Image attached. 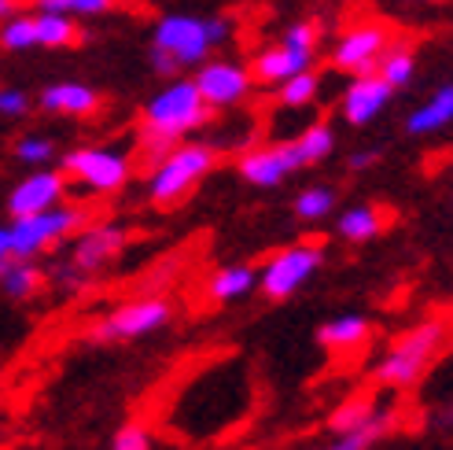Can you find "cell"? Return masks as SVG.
Masks as SVG:
<instances>
[{"label": "cell", "instance_id": "obj_1", "mask_svg": "<svg viewBox=\"0 0 453 450\" xmlns=\"http://www.w3.org/2000/svg\"><path fill=\"white\" fill-rule=\"evenodd\" d=\"M207 119H211V104L203 100L192 78L177 74L141 111V151L148 155V163H158L188 133L207 126Z\"/></svg>", "mask_w": 453, "mask_h": 450}, {"label": "cell", "instance_id": "obj_2", "mask_svg": "<svg viewBox=\"0 0 453 450\" xmlns=\"http://www.w3.org/2000/svg\"><path fill=\"white\" fill-rule=\"evenodd\" d=\"M233 37V22L221 15H188L173 12L163 15L151 30V49L170 52L180 66H199L214 49Z\"/></svg>", "mask_w": 453, "mask_h": 450}, {"label": "cell", "instance_id": "obj_3", "mask_svg": "<svg viewBox=\"0 0 453 450\" xmlns=\"http://www.w3.org/2000/svg\"><path fill=\"white\" fill-rule=\"evenodd\" d=\"M214 170L211 144H173L148 174V196L155 207H177L203 177Z\"/></svg>", "mask_w": 453, "mask_h": 450}, {"label": "cell", "instance_id": "obj_4", "mask_svg": "<svg viewBox=\"0 0 453 450\" xmlns=\"http://www.w3.org/2000/svg\"><path fill=\"white\" fill-rule=\"evenodd\" d=\"M63 174L66 182L81 185L93 196H111L126 189L129 174H133V159L122 148H104V144H88V148H74L63 155Z\"/></svg>", "mask_w": 453, "mask_h": 450}, {"label": "cell", "instance_id": "obj_5", "mask_svg": "<svg viewBox=\"0 0 453 450\" xmlns=\"http://www.w3.org/2000/svg\"><path fill=\"white\" fill-rule=\"evenodd\" d=\"M85 211L81 207H49L41 214H27V218H12L8 225V240H12V255L15 259H34L41 252H49L52 244L66 240L71 233H78L85 225Z\"/></svg>", "mask_w": 453, "mask_h": 450}, {"label": "cell", "instance_id": "obj_6", "mask_svg": "<svg viewBox=\"0 0 453 450\" xmlns=\"http://www.w3.org/2000/svg\"><path fill=\"white\" fill-rule=\"evenodd\" d=\"M439 340H442V325L439 322H424V325L410 329L388 351V358L376 366V376L383 380V384H391V388H410L413 380L424 373L427 358L435 354Z\"/></svg>", "mask_w": 453, "mask_h": 450}, {"label": "cell", "instance_id": "obj_7", "mask_svg": "<svg viewBox=\"0 0 453 450\" xmlns=\"http://www.w3.org/2000/svg\"><path fill=\"white\" fill-rule=\"evenodd\" d=\"M170 322V303L166 299H133L119 310H111L107 318H100L88 329V340L96 344H122V340H137L155 329H163Z\"/></svg>", "mask_w": 453, "mask_h": 450}, {"label": "cell", "instance_id": "obj_8", "mask_svg": "<svg viewBox=\"0 0 453 450\" xmlns=\"http://www.w3.org/2000/svg\"><path fill=\"white\" fill-rule=\"evenodd\" d=\"M321 259H325V255H321V247H313V244L284 247V252H277L273 259L262 266L258 288L265 291L269 299H288V296H296V291L317 274Z\"/></svg>", "mask_w": 453, "mask_h": 450}, {"label": "cell", "instance_id": "obj_9", "mask_svg": "<svg viewBox=\"0 0 453 450\" xmlns=\"http://www.w3.org/2000/svg\"><path fill=\"white\" fill-rule=\"evenodd\" d=\"M192 81L203 93V100L211 104V111L236 107V104H243L247 97H251V89H255L251 66H243L236 59H203Z\"/></svg>", "mask_w": 453, "mask_h": 450}, {"label": "cell", "instance_id": "obj_10", "mask_svg": "<svg viewBox=\"0 0 453 450\" xmlns=\"http://www.w3.org/2000/svg\"><path fill=\"white\" fill-rule=\"evenodd\" d=\"M391 44V30L383 22H357V27L343 30L332 44V66L343 74H369L376 71V63L383 49Z\"/></svg>", "mask_w": 453, "mask_h": 450}, {"label": "cell", "instance_id": "obj_11", "mask_svg": "<svg viewBox=\"0 0 453 450\" xmlns=\"http://www.w3.org/2000/svg\"><path fill=\"white\" fill-rule=\"evenodd\" d=\"M240 177L247 185H258V189H277L284 177H291L296 170H303V159L296 151V141H284V144H262V148H247L236 163Z\"/></svg>", "mask_w": 453, "mask_h": 450}, {"label": "cell", "instance_id": "obj_12", "mask_svg": "<svg viewBox=\"0 0 453 450\" xmlns=\"http://www.w3.org/2000/svg\"><path fill=\"white\" fill-rule=\"evenodd\" d=\"M66 185H71V182H66L63 170L34 167V174H27L8 192V214L12 218H27V214H41L49 207H59L66 199Z\"/></svg>", "mask_w": 453, "mask_h": 450}, {"label": "cell", "instance_id": "obj_13", "mask_svg": "<svg viewBox=\"0 0 453 450\" xmlns=\"http://www.w3.org/2000/svg\"><path fill=\"white\" fill-rule=\"evenodd\" d=\"M391 97H395V89L383 81L376 71L354 74L350 85L343 89V97H339V111H343V119L350 126H369L380 111L391 104Z\"/></svg>", "mask_w": 453, "mask_h": 450}, {"label": "cell", "instance_id": "obj_14", "mask_svg": "<svg viewBox=\"0 0 453 450\" xmlns=\"http://www.w3.org/2000/svg\"><path fill=\"white\" fill-rule=\"evenodd\" d=\"M126 247V229L122 225H111V221H100V225H88V229L78 233L74 247H71V266L78 274H96L100 266H107L119 252Z\"/></svg>", "mask_w": 453, "mask_h": 450}, {"label": "cell", "instance_id": "obj_15", "mask_svg": "<svg viewBox=\"0 0 453 450\" xmlns=\"http://www.w3.org/2000/svg\"><path fill=\"white\" fill-rule=\"evenodd\" d=\"M313 56H317V52H303V49H296V44H288V41L265 44V49L255 56V63H251L255 85H280V81H288L291 74L310 71Z\"/></svg>", "mask_w": 453, "mask_h": 450}, {"label": "cell", "instance_id": "obj_16", "mask_svg": "<svg viewBox=\"0 0 453 450\" xmlns=\"http://www.w3.org/2000/svg\"><path fill=\"white\" fill-rule=\"evenodd\" d=\"M37 104L49 111V115H63V119H88L100 111V93L85 81H52L41 89Z\"/></svg>", "mask_w": 453, "mask_h": 450}, {"label": "cell", "instance_id": "obj_17", "mask_svg": "<svg viewBox=\"0 0 453 450\" xmlns=\"http://www.w3.org/2000/svg\"><path fill=\"white\" fill-rule=\"evenodd\" d=\"M453 122V81L435 89L432 100H424L410 119H405V129L413 133V137H427V133H439Z\"/></svg>", "mask_w": 453, "mask_h": 450}, {"label": "cell", "instance_id": "obj_18", "mask_svg": "<svg viewBox=\"0 0 453 450\" xmlns=\"http://www.w3.org/2000/svg\"><path fill=\"white\" fill-rule=\"evenodd\" d=\"M34 37H37V49H71V44L81 41V30H78V19L37 8L34 12Z\"/></svg>", "mask_w": 453, "mask_h": 450}, {"label": "cell", "instance_id": "obj_19", "mask_svg": "<svg viewBox=\"0 0 453 450\" xmlns=\"http://www.w3.org/2000/svg\"><path fill=\"white\" fill-rule=\"evenodd\" d=\"M376 74L388 81L391 89L410 85L413 74H417V52H413V44L410 41H391L388 49H383L380 63H376Z\"/></svg>", "mask_w": 453, "mask_h": 450}, {"label": "cell", "instance_id": "obj_20", "mask_svg": "<svg viewBox=\"0 0 453 450\" xmlns=\"http://www.w3.org/2000/svg\"><path fill=\"white\" fill-rule=\"evenodd\" d=\"M317 340H321L325 347H332V351H354V347H361L369 340V322L347 314V318H335V322L321 325Z\"/></svg>", "mask_w": 453, "mask_h": 450}, {"label": "cell", "instance_id": "obj_21", "mask_svg": "<svg viewBox=\"0 0 453 450\" xmlns=\"http://www.w3.org/2000/svg\"><path fill=\"white\" fill-rule=\"evenodd\" d=\"M255 284H258V274H255L251 266H225V269H218V274L211 277L207 291H211L218 303H229V299L247 296Z\"/></svg>", "mask_w": 453, "mask_h": 450}, {"label": "cell", "instance_id": "obj_22", "mask_svg": "<svg viewBox=\"0 0 453 450\" xmlns=\"http://www.w3.org/2000/svg\"><path fill=\"white\" fill-rule=\"evenodd\" d=\"M0 284H4V291L12 299H30L34 291L44 284V274L34 266V259H8L4 274H0Z\"/></svg>", "mask_w": 453, "mask_h": 450}, {"label": "cell", "instance_id": "obj_23", "mask_svg": "<svg viewBox=\"0 0 453 450\" xmlns=\"http://www.w3.org/2000/svg\"><path fill=\"white\" fill-rule=\"evenodd\" d=\"M317 93H321V74L313 71H299V74H291L288 81L277 85V100L280 107H291V111H299V107H310L317 100Z\"/></svg>", "mask_w": 453, "mask_h": 450}, {"label": "cell", "instance_id": "obj_24", "mask_svg": "<svg viewBox=\"0 0 453 450\" xmlns=\"http://www.w3.org/2000/svg\"><path fill=\"white\" fill-rule=\"evenodd\" d=\"M332 148H335V133H332L328 122H310V126L299 133V137H296V151H299L303 167H313V163L328 159Z\"/></svg>", "mask_w": 453, "mask_h": 450}, {"label": "cell", "instance_id": "obj_25", "mask_svg": "<svg viewBox=\"0 0 453 450\" xmlns=\"http://www.w3.org/2000/svg\"><path fill=\"white\" fill-rule=\"evenodd\" d=\"M335 229H339V237H343V240H354V244L372 240L383 229V214L376 207H350V211L339 214Z\"/></svg>", "mask_w": 453, "mask_h": 450}, {"label": "cell", "instance_id": "obj_26", "mask_svg": "<svg viewBox=\"0 0 453 450\" xmlns=\"http://www.w3.org/2000/svg\"><path fill=\"white\" fill-rule=\"evenodd\" d=\"M0 49L4 52H30L37 49L34 37V12H15L0 22Z\"/></svg>", "mask_w": 453, "mask_h": 450}, {"label": "cell", "instance_id": "obj_27", "mask_svg": "<svg viewBox=\"0 0 453 450\" xmlns=\"http://www.w3.org/2000/svg\"><path fill=\"white\" fill-rule=\"evenodd\" d=\"M380 410H376V399L372 395H354L339 407L332 417H328V429L332 432H350V429H361L365 421H372Z\"/></svg>", "mask_w": 453, "mask_h": 450}, {"label": "cell", "instance_id": "obj_28", "mask_svg": "<svg viewBox=\"0 0 453 450\" xmlns=\"http://www.w3.org/2000/svg\"><path fill=\"white\" fill-rule=\"evenodd\" d=\"M395 424V414H376L372 421H365L361 429H350V432H339V439L325 450H369L383 432Z\"/></svg>", "mask_w": 453, "mask_h": 450}, {"label": "cell", "instance_id": "obj_29", "mask_svg": "<svg viewBox=\"0 0 453 450\" xmlns=\"http://www.w3.org/2000/svg\"><path fill=\"white\" fill-rule=\"evenodd\" d=\"M37 8L44 12H59V15H71V19H96L119 8V0H34Z\"/></svg>", "mask_w": 453, "mask_h": 450}, {"label": "cell", "instance_id": "obj_30", "mask_svg": "<svg viewBox=\"0 0 453 450\" xmlns=\"http://www.w3.org/2000/svg\"><path fill=\"white\" fill-rule=\"evenodd\" d=\"M12 155L27 167H44V163L56 159V141L44 137V133H27V137H19L12 144Z\"/></svg>", "mask_w": 453, "mask_h": 450}, {"label": "cell", "instance_id": "obj_31", "mask_svg": "<svg viewBox=\"0 0 453 450\" xmlns=\"http://www.w3.org/2000/svg\"><path fill=\"white\" fill-rule=\"evenodd\" d=\"M332 207H335V189H328V185H310V189H303L299 199H296V214H299L303 221L328 218Z\"/></svg>", "mask_w": 453, "mask_h": 450}, {"label": "cell", "instance_id": "obj_32", "mask_svg": "<svg viewBox=\"0 0 453 450\" xmlns=\"http://www.w3.org/2000/svg\"><path fill=\"white\" fill-rule=\"evenodd\" d=\"M280 41L296 44V49H303V52H317V41H321V30H317V22L299 19V22H291V27L284 30V37H280Z\"/></svg>", "mask_w": 453, "mask_h": 450}, {"label": "cell", "instance_id": "obj_33", "mask_svg": "<svg viewBox=\"0 0 453 450\" xmlns=\"http://www.w3.org/2000/svg\"><path fill=\"white\" fill-rule=\"evenodd\" d=\"M30 111V97L19 85H0V119H22Z\"/></svg>", "mask_w": 453, "mask_h": 450}, {"label": "cell", "instance_id": "obj_34", "mask_svg": "<svg viewBox=\"0 0 453 450\" xmlns=\"http://www.w3.org/2000/svg\"><path fill=\"white\" fill-rule=\"evenodd\" d=\"M111 450H151V432L144 424H126V429L115 436Z\"/></svg>", "mask_w": 453, "mask_h": 450}, {"label": "cell", "instance_id": "obj_35", "mask_svg": "<svg viewBox=\"0 0 453 450\" xmlns=\"http://www.w3.org/2000/svg\"><path fill=\"white\" fill-rule=\"evenodd\" d=\"M151 71H155L158 78H166V81H170V78H177L180 71H185V66H180V63H177L170 52H158V49H151Z\"/></svg>", "mask_w": 453, "mask_h": 450}, {"label": "cell", "instance_id": "obj_36", "mask_svg": "<svg viewBox=\"0 0 453 450\" xmlns=\"http://www.w3.org/2000/svg\"><path fill=\"white\" fill-rule=\"evenodd\" d=\"M372 163H376V151H354L350 155V170H365Z\"/></svg>", "mask_w": 453, "mask_h": 450}, {"label": "cell", "instance_id": "obj_37", "mask_svg": "<svg viewBox=\"0 0 453 450\" xmlns=\"http://www.w3.org/2000/svg\"><path fill=\"white\" fill-rule=\"evenodd\" d=\"M0 259H12V240H8L4 225H0Z\"/></svg>", "mask_w": 453, "mask_h": 450}, {"label": "cell", "instance_id": "obj_38", "mask_svg": "<svg viewBox=\"0 0 453 450\" xmlns=\"http://www.w3.org/2000/svg\"><path fill=\"white\" fill-rule=\"evenodd\" d=\"M19 12V0H0V22H4L8 15H15Z\"/></svg>", "mask_w": 453, "mask_h": 450}]
</instances>
